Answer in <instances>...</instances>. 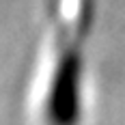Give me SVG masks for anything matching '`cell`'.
Segmentation results:
<instances>
[{
    "label": "cell",
    "instance_id": "obj_1",
    "mask_svg": "<svg viewBox=\"0 0 125 125\" xmlns=\"http://www.w3.org/2000/svg\"><path fill=\"white\" fill-rule=\"evenodd\" d=\"M91 7H84L78 28L62 43L52 71L48 93V121L52 125H75L80 119V84H82V41L88 30Z\"/></svg>",
    "mask_w": 125,
    "mask_h": 125
}]
</instances>
